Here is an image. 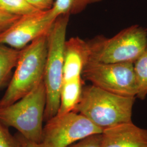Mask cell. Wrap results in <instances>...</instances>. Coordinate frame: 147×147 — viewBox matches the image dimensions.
<instances>
[{"label": "cell", "mask_w": 147, "mask_h": 147, "mask_svg": "<svg viewBox=\"0 0 147 147\" xmlns=\"http://www.w3.org/2000/svg\"><path fill=\"white\" fill-rule=\"evenodd\" d=\"M57 18L51 9L21 16L0 34V44L21 50L38 38L47 34Z\"/></svg>", "instance_id": "8"}, {"label": "cell", "mask_w": 147, "mask_h": 147, "mask_svg": "<svg viewBox=\"0 0 147 147\" xmlns=\"http://www.w3.org/2000/svg\"><path fill=\"white\" fill-rule=\"evenodd\" d=\"M135 98L116 94L91 84L83 87L74 111L87 118L103 131L131 122Z\"/></svg>", "instance_id": "1"}, {"label": "cell", "mask_w": 147, "mask_h": 147, "mask_svg": "<svg viewBox=\"0 0 147 147\" xmlns=\"http://www.w3.org/2000/svg\"><path fill=\"white\" fill-rule=\"evenodd\" d=\"M137 87L136 97L141 100L147 96V48L134 62Z\"/></svg>", "instance_id": "14"}, {"label": "cell", "mask_w": 147, "mask_h": 147, "mask_svg": "<svg viewBox=\"0 0 147 147\" xmlns=\"http://www.w3.org/2000/svg\"><path fill=\"white\" fill-rule=\"evenodd\" d=\"M21 142L22 147H44L42 143H35V142H30L25 139L22 136L21 137L20 139Z\"/></svg>", "instance_id": "20"}, {"label": "cell", "mask_w": 147, "mask_h": 147, "mask_svg": "<svg viewBox=\"0 0 147 147\" xmlns=\"http://www.w3.org/2000/svg\"><path fill=\"white\" fill-rule=\"evenodd\" d=\"M20 17L9 14L0 9V34L10 27Z\"/></svg>", "instance_id": "17"}, {"label": "cell", "mask_w": 147, "mask_h": 147, "mask_svg": "<svg viewBox=\"0 0 147 147\" xmlns=\"http://www.w3.org/2000/svg\"><path fill=\"white\" fill-rule=\"evenodd\" d=\"M87 43L90 61L134 63L147 48V30L138 25H132L113 37L98 36Z\"/></svg>", "instance_id": "5"}, {"label": "cell", "mask_w": 147, "mask_h": 147, "mask_svg": "<svg viewBox=\"0 0 147 147\" xmlns=\"http://www.w3.org/2000/svg\"><path fill=\"white\" fill-rule=\"evenodd\" d=\"M46 102V90L42 81L20 99L0 107V121L7 127L15 128L27 141L41 143Z\"/></svg>", "instance_id": "3"}, {"label": "cell", "mask_w": 147, "mask_h": 147, "mask_svg": "<svg viewBox=\"0 0 147 147\" xmlns=\"http://www.w3.org/2000/svg\"><path fill=\"white\" fill-rule=\"evenodd\" d=\"M32 7L39 11H47L51 9L55 0H26Z\"/></svg>", "instance_id": "19"}, {"label": "cell", "mask_w": 147, "mask_h": 147, "mask_svg": "<svg viewBox=\"0 0 147 147\" xmlns=\"http://www.w3.org/2000/svg\"><path fill=\"white\" fill-rule=\"evenodd\" d=\"M82 76L92 84L107 92L125 96H136L134 63H104L89 61Z\"/></svg>", "instance_id": "7"}, {"label": "cell", "mask_w": 147, "mask_h": 147, "mask_svg": "<svg viewBox=\"0 0 147 147\" xmlns=\"http://www.w3.org/2000/svg\"><path fill=\"white\" fill-rule=\"evenodd\" d=\"M68 147H101V134L85 138Z\"/></svg>", "instance_id": "18"}, {"label": "cell", "mask_w": 147, "mask_h": 147, "mask_svg": "<svg viewBox=\"0 0 147 147\" xmlns=\"http://www.w3.org/2000/svg\"><path fill=\"white\" fill-rule=\"evenodd\" d=\"M83 89L82 78L63 81L60 93V103L56 115L73 111L80 100Z\"/></svg>", "instance_id": "11"}, {"label": "cell", "mask_w": 147, "mask_h": 147, "mask_svg": "<svg viewBox=\"0 0 147 147\" xmlns=\"http://www.w3.org/2000/svg\"><path fill=\"white\" fill-rule=\"evenodd\" d=\"M102 130L81 114L71 111L56 115L43 127L42 143L44 147H68Z\"/></svg>", "instance_id": "6"}, {"label": "cell", "mask_w": 147, "mask_h": 147, "mask_svg": "<svg viewBox=\"0 0 147 147\" xmlns=\"http://www.w3.org/2000/svg\"><path fill=\"white\" fill-rule=\"evenodd\" d=\"M0 9L19 16L39 11L30 5L26 0H0Z\"/></svg>", "instance_id": "15"}, {"label": "cell", "mask_w": 147, "mask_h": 147, "mask_svg": "<svg viewBox=\"0 0 147 147\" xmlns=\"http://www.w3.org/2000/svg\"><path fill=\"white\" fill-rule=\"evenodd\" d=\"M0 147H22L20 139L11 135L7 127L0 121Z\"/></svg>", "instance_id": "16"}, {"label": "cell", "mask_w": 147, "mask_h": 147, "mask_svg": "<svg viewBox=\"0 0 147 147\" xmlns=\"http://www.w3.org/2000/svg\"><path fill=\"white\" fill-rule=\"evenodd\" d=\"M47 53V34L38 38L21 49L16 71L0 100V107L14 103L42 82Z\"/></svg>", "instance_id": "2"}, {"label": "cell", "mask_w": 147, "mask_h": 147, "mask_svg": "<svg viewBox=\"0 0 147 147\" xmlns=\"http://www.w3.org/2000/svg\"><path fill=\"white\" fill-rule=\"evenodd\" d=\"M20 53L21 50L0 44V87L16 68Z\"/></svg>", "instance_id": "12"}, {"label": "cell", "mask_w": 147, "mask_h": 147, "mask_svg": "<svg viewBox=\"0 0 147 147\" xmlns=\"http://www.w3.org/2000/svg\"><path fill=\"white\" fill-rule=\"evenodd\" d=\"M102 0H55L51 10L56 17L61 15L76 14L89 5Z\"/></svg>", "instance_id": "13"}, {"label": "cell", "mask_w": 147, "mask_h": 147, "mask_svg": "<svg viewBox=\"0 0 147 147\" xmlns=\"http://www.w3.org/2000/svg\"><path fill=\"white\" fill-rule=\"evenodd\" d=\"M89 61L87 42L78 37L66 40L64 49L63 81L82 78L84 69Z\"/></svg>", "instance_id": "10"}, {"label": "cell", "mask_w": 147, "mask_h": 147, "mask_svg": "<svg viewBox=\"0 0 147 147\" xmlns=\"http://www.w3.org/2000/svg\"><path fill=\"white\" fill-rule=\"evenodd\" d=\"M101 147H147V129L132 121L106 129L101 134Z\"/></svg>", "instance_id": "9"}, {"label": "cell", "mask_w": 147, "mask_h": 147, "mask_svg": "<svg viewBox=\"0 0 147 147\" xmlns=\"http://www.w3.org/2000/svg\"><path fill=\"white\" fill-rule=\"evenodd\" d=\"M69 15L58 16L47 34V53L43 81L47 102L44 119L47 121L58 113L63 82L64 49Z\"/></svg>", "instance_id": "4"}]
</instances>
